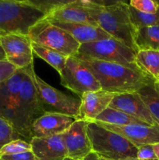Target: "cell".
<instances>
[{"label": "cell", "mask_w": 159, "mask_h": 160, "mask_svg": "<svg viewBox=\"0 0 159 160\" xmlns=\"http://www.w3.org/2000/svg\"><path fill=\"white\" fill-rule=\"evenodd\" d=\"M75 57L93 73L102 90L115 95L137 92L142 88L157 82L140 68H132L78 55Z\"/></svg>", "instance_id": "obj_1"}, {"label": "cell", "mask_w": 159, "mask_h": 160, "mask_svg": "<svg viewBox=\"0 0 159 160\" xmlns=\"http://www.w3.org/2000/svg\"><path fill=\"white\" fill-rule=\"evenodd\" d=\"M80 2L99 28L112 38L138 52L135 42L137 30L131 22L128 3L122 1Z\"/></svg>", "instance_id": "obj_2"}, {"label": "cell", "mask_w": 159, "mask_h": 160, "mask_svg": "<svg viewBox=\"0 0 159 160\" xmlns=\"http://www.w3.org/2000/svg\"><path fill=\"white\" fill-rule=\"evenodd\" d=\"M26 75L23 79L20 92L11 108L8 121L23 140L32 139L31 128L37 119L45 113L32 78L26 67Z\"/></svg>", "instance_id": "obj_3"}, {"label": "cell", "mask_w": 159, "mask_h": 160, "mask_svg": "<svg viewBox=\"0 0 159 160\" xmlns=\"http://www.w3.org/2000/svg\"><path fill=\"white\" fill-rule=\"evenodd\" d=\"M47 15L36 1L0 0V31L28 35L30 29Z\"/></svg>", "instance_id": "obj_4"}, {"label": "cell", "mask_w": 159, "mask_h": 160, "mask_svg": "<svg viewBox=\"0 0 159 160\" xmlns=\"http://www.w3.org/2000/svg\"><path fill=\"white\" fill-rule=\"evenodd\" d=\"M87 134L92 152L107 160L137 158V148L119 134L95 122L87 123Z\"/></svg>", "instance_id": "obj_5"}, {"label": "cell", "mask_w": 159, "mask_h": 160, "mask_svg": "<svg viewBox=\"0 0 159 160\" xmlns=\"http://www.w3.org/2000/svg\"><path fill=\"white\" fill-rule=\"evenodd\" d=\"M32 42L70 57L78 53L80 45L65 31L46 19L37 22L28 33Z\"/></svg>", "instance_id": "obj_6"}, {"label": "cell", "mask_w": 159, "mask_h": 160, "mask_svg": "<svg viewBox=\"0 0 159 160\" xmlns=\"http://www.w3.org/2000/svg\"><path fill=\"white\" fill-rule=\"evenodd\" d=\"M76 55L132 68H140L135 62L137 52L113 38L81 45Z\"/></svg>", "instance_id": "obj_7"}, {"label": "cell", "mask_w": 159, "mask_h": 160, "mask_svg": "<svg viewBox=\"0 0 159 160\" xmlns=\"http://www.w3.org/2000/svg\"><path fill=\"white\" fill-rule=\"evenodd\" d=\"M27 71L32 78L45 112H59L75 118L79 111L80 99L69 96L43 81L36 74L34 63L28 66Z\"/></svg>", "instance_id": "obj_8"}, {"label": "cell", "mask_w": 159, "mask_h": 160, "mask_svg": "<svg viewBox=\"0 0 159 160\" xmlns=\"http://www.w3.org/2000/svg\"><path fill=\"white\" fill-rule=\"evenodd\" d=\"M60 75V84L80 98L88 92L101 90L93 73L75 56L68 57Z\"/></svg>", "instance_id": "obj_9"}, {"label": "cell", "mask_w": 159, "mask_h": 160, "mask_svg": "<svg viewBox=\"0 0 159 160\" xmlns=\"http://www.w3.org/2000/svg\"><path fill=\"white\" fill-rule=\"evenodd\" d=\"M6 61L17 69L34 63V56L29 36L21 34H6L0 37Z\"/></svg>", "instance_id": "obj_10"}, {"label": "cell", "mask_w": 159, "mask_h": 160, "mask_svg": "<svg viewBox=\"0 0 159 160\" xmlns=\"http://www.w3.org/2000/svg\"><path fill=\"white\" fill-rule=\"evenodd\" d=\"M87 123L84 120H75L73 124L62 134L67 158L73 160H84L92 152L87 134Z\"/></svg>", "instance_id": "obj_11"}, {"label": "cell", "mask_w": 159, "mask_h": 160, "mask_svg": "<svg viewBox=\"0 0 159 160\" xmlns=\"http://www.w3.org/2000/svg\"><path fill=\"white\" fill-rule=\"evenodd\" d=\"M98 124L125 138L137 148L159 142V128L147 124H131L115 126L94 121Z\"/></svg>", "instance_id": "obj_12"}, {"label": "cell", "mask_w": 159, "mask_h": 160, "mask_svg": "<svg viewBox=\"0 0 159 160\" xmlns=\"http://www.w3.org/2000/svg\"><path fill=\"white\" fill-rule=\"evenodd\" d=\"M115 95L102 89L84 93L80 98V106L75 120L94 122L103 111L109 107Z\"/></svg>", "instance_id": "obj_13"}, {"label": "cell", "mask_w": 159, "mask_h": 160, "mask_svg": "<svg viewBox=\"0 0 159 160\" xmlns=\"http://www.w3.org/2000/svg\"><path fill=\"white\" fill-rule=\"evenodd\" d=\"M75 121V118L59 112H45L34 122L32 138H48L65 132Z\"/></svg>", "instance_id": "obj_14"}, {"label": "cell", "mask_w": 159, "mask_h": 160, "mask_svg": "<svg viewBox=\"0 0 159 160\" xmlns=\"http://www.w3.org/2000/svg\"><path fill=\"white\" fill-rule=\"evenodd\" d=\"M109 107L122 111L151 126L157 127L138 92L115 95Z\"/></svg>", "instance_id": "obj_15"}, {"label": "cell", "mask_w": 159, "mask_h": 160, "mask_svg": "<svg viewBox=\"0 0 159 160\" xmlns=\"http://www.w3.org/2000/svg\"><path fill=\"white\" fill-rule=\"evenodd\" d=\"M45 19L66 23H87L98 26L87 9L81 4L80 0L65 1L50 11Z\"/></svg>", "instance_id": "obj_16"}, {"label": "cell", "mask_w": 159, "mask_h": 160, "mask_svg": "<svg viewBox=\"0 0 159 160\" xmlns=\"http://www.w3.org/2000/svg\"><path fill=\"white\" fill-rule=\"evenodd\" d=\"M30 143L38 160H64L67 157L62 134L48 138H32Z\"/></svg>", "instance_id": "obj_17"}, {"label": "cell", "mask_w": 159, "mask_h": 160, "mask_svg": "<svg viewBox=\"0 0 159 160\" xmlns=\"http://www.w3.org/2000/svg\"><path fill=\"white\" fill-rule=\"evenodd\" d=\"M48 21L68 32L80 45L112 38L98 26L87 23H66L57 20Z\"/></svg>", "instance_id": "obj_18"}, {"label": "cell", "mask_w": 159, "mask_h": 160, "mask_svg": "<svg viewBox=\"0 0 159 160\" xmlns=\"http://www.w3.org/2000/svg\"><path fill=\"white\" fill-rule=\"evenodd\" d=\"M26 75V68L17 69L9 79L0 84V117L6 120H9L11 108L20 92Z\"/></svg>", "instance_id": "obj_19"}, {"label": "cell", "mask_w": 159, "mask_h": 160, "mask_svg": "<svg viewBox=\"0 0 159 160\" xmlns=\"http://www.w3.org/2000/svg\"><path fill=\"white\" fill-rule=\"evenodd\" d=\"M137 65L143 71L159 81V51L151 49H140L135 59Z\"/></svg>", "instance_id": "obj_20"}, {"label": "cell", "mask_w": 159, "mask_h": 160, "mask_svg": "<svg viewBox=\"0 0 159 160\" xmlns=\"http://www.w3.org/2000/svg\"><path fill=\"white\" fill-rule=\"evenodd\" d=\"M94 121L115 125V126H126L131 124H147L140 120L134 118L122 111L108 107L96 118ZM149 125V124H147Z\"/></svg>", "instance_id": "obj_21"}, {"label": "cell", "mask_w": 159, "mask_h": 160, "mask_svg": "<svg viewBox=\"0 0 159 160\" xmlns=\"http://www.w3.org/2000/svg\"><path fill=\"white\" fill-rule=\"evenodd\" d=\"M135 42L139 50L151 49L159 51V25L137 30Z\"/></svg>", "instance_id": "obj_22"}, {"label": "cell", "mask_w": 159, "mask_h": 160, "mask_svg": "<svg viewBox=\"0 0 159 160\" xmlns=\"http://www.w3.org/2000/svg\"><path fill=\"white\" fill-rule=\"evenodd\" d=\"M31 45H32L33 52L35 53L39 58L51 66L55 70L59 72V73L62 71L68 59L67 56L32 42H31Z\"/></svg>", "instance_id": "obj_23"}, {"label": "cell", "mask_w": 159, "mask_h": 160, "mask_svg": "<svg viewBox=\"0 0 159 160\" xmlns=\"http://www.w3.org/2000/svg\"><path fill=\"white\" fill-rule=\"evenodd\" d=\"M137 92L146 105L156 125L159 128V91L155 83L142 88Z\"/></svg>", "instance_id": "obj_24"}, {"label": "cell", "mask_w": 159, "mask_h": 160, "mask_svg": "<svg viewBox=\"0 0 159 160\" xmlns=\"http://www.w3.org/2000/svg\"><path fill=\"white\" fill-rule=\"evenodd\" d=\"M129 10L131 22L136 30L159 25V9L156 13H144L137 10L129 5Z\"/></svg>", "instance_id": "obj_25"}, {"label": "cell", "mask_w": 159, "mask_h": 160, "mask_svg": "<svg viewBox=\"0 0 159 160\" xmlns=\"http://www.w3.org/2000/svg\"><path fill=\"white\" fill-rule=\"evenodd\" d=\"M32 147L30 142L19 138L9 142L5 145L0 150V157L7 155H14L18 153L24 152L31 151Z\"/></svg>", "instance_id": "obj_26"}, {"label": "cell", "mask_w": 159, "mask_h": 160, "mask_svg": "<svg viewBox=\"0 0 159 160\" xmlns=\"http://www.w3.org/2000/svg\"><path fill=\"white\" fill-rule=\"evenodd\" d=\"M20 138L10 123L0 117V150L9 142Z\"/></svg>", "instance_id": "obj_27"}, {"label": "cell", "mask_w": 159, "mask_h": 160, "mask_svg": "<svg viewBox=\"0 0 159 160\" xmlns=\"http://www.w3.org/2000/svg\"><path fill=\"white\" fill-rule=\"evenodd\" d=\"M129 5L144 13H156L159 9V1L154 0H131Z\"/></svg>", "instance_id": "obj_28"}, {"label": "cell", "mask_w": 159, "mask_h": 160, "mask_svg": "<svg viewBox=\"0 0 159 160\" xmlns=\"http://www.w3.org/2000/svg\"><path fill=\"white\" fill-rule=\"evenodd\" d=\"M17 68L7 61H0V84L9 79Z\"/></svg>", "instance_id": "obj_29"}, {"label": "cell", "mask_w": 159, "mask_h": 160, "mask_svg": "<svg viewBox=\"0 0 159 160\" xmlns=\"http://www.w3.org/2000/svg\"><path fill=\"white\" fill-rule=\"evenodd\" d=\"M137 159L138 160H157L152 145H145L137 148Z\"/></svg>", "instance_id": "obj_30"}, {"label": "cell", "mask_w": 159, "mask_h": 160, "mask_svg": "<svg viewBox=\"0 0 159 160\" xmlns=\"http://www.w3.org/2000/svg\"><path fill=\"white\" fill-rule=\"evenodd\" d=\"M0 159L3 160H38L37 156L33 152L32 150L24 152L18 153V154L3 156H1Z\"/></svg>", "instance_id": "obj_31"}, {"label": "cell", "mask_w": 159, "mask_h": 160, "mask_svg": "<svg viewBox=\"0 0 159 160\" xmlns=\"http://www.w3.org/2000/svg\"><path fill=\"white\" fill-rule=\"evenodd\" d=\"M84 160H107V159H103V158L99 157V156H97L96 154L91 152V153H90V154H89L88 156L85 158V159H84Z\"/></svg>", "instance_id": "obj_32"}, {"label": "cell", "mask_w": 159, "mask_h": 160, "mask_svg": "<svg viewBox=\"0 0 159 160\" xmlns=\"http://www.w3.org/2000/svg\"><path fill=\"white\" fill-rule=\"evenodd\" d=\"M152 147L153 149H154V154H155L156 159H157V160H159V142L152 145Z\"/></svg>", "instance_id": "obj_33"}, {"label": "cell", "mask_w": 159, "mask_h": 160, "mask_svg": "<svg viewBox=\"0 0 159 160\" xmlns=\"http://www.w3.org/2000/svg\"><path fill=\"white\" fill-rule=\"evenodd\" d=\"M0 61H6V55H5L4 51H3L2 47L1 38H0Z\"/></svg>", "instance_id": "obj_34"}, {"label": "cell", "mask_w": 159, "mask_h": 160, "mask_svg": "<svg viewBox=\"0 0 159 160\" xmlns=\"http://www.w3.org/2000/svg\"><path fill=\"white\" fill-rule=\"evenodd\" d=\"M119 160H138L137 158H128V159H119Z\"/></svg>", "instance_id": "obj_35"}, {"label": "cell", "mask_w": 159, "mask_h": 160, "mask_svg": "<svg viewBox=\"0 0 159 160\" xmlns=\"http://www.w3.org/2000/svg\"><path fill=\"white\" fill-rule=\"evenodd\" d=\"M155 84H156V87H157V90L159 91V84L157 82H156L155 83Z\"/></svg>", "instance_id": "obj_36"}, {"label": "cell", "mask_w": 159, "mask_h": 160, "mask_svg": "<svg viewBox=\"0 0 159 160\" xmlns=\"http://www.w3.org/2000/svg\"><path fill=\"white\" fill-rule=\"evenodd\" d=\"M64 160H73V159H70V158H67V157H66Z\"/></svg>", "instance_id": "obj_37"}, {"label": "cell", "mask_w": 159, "mask_h": 160, "mask_svg": "<svg viewBox=\"0 0 159 160\" xmlns=\"http://www.w3.org/2000/svg\"><path fill=\"white\" fill-rule=\"evenodd\" d=\"M157 83H158V84H159V81H157Z\"/></svg>", "instance_id": "obj_38"}, {"label": "cell", "mask_w": 159, "mask_h": 160, "mask_svg": "<svg viewBox=\"0 0 159 160\" xmlns=\"http://www.w3.org/2000/svg\"><path fill=\"white\" fill-rule=\"evenodd\" d=\"M0 160H3V159H0Z\"/></svg>", "instance_id": "obj_39"}]
</instances>
